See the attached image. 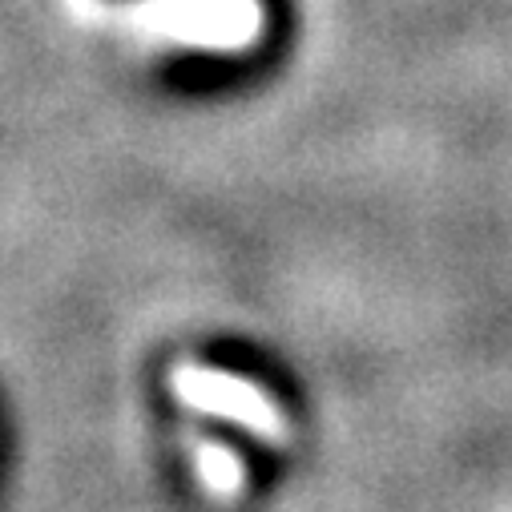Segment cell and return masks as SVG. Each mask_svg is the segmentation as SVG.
<instances>
[{"mask_svg": "<svg viewBox=\"0 0 512 512\" xmlns=\"http://www.w3.org/2000/svg\"><path fill=\"white\" fill-rule=\"evenodd\" d=\"M174 392L194 404L198 412H210V416H226L250 432H259L267 440H279L283 436V416L279 408L259 392L250 388L242 379H230L222 371H202V367H178L174 371Z\"/></svg>", "mask_w": 512, "mask_h": 512, "instance_id": "6da1fadb", "label": "cell"}, {"mask_svg": "<svg viewBox=\"0 0 512 512\" xmlns=\"http://www.w3.org/2000/svg\"><path fill=\"white\" fill-rule=\"evenodd\" d=\"M198 472H202L206 488L218 496H230L242 484V464L234 460V452H226L222 444H210V440L198 444Z\"/></svg>", "mask_w": 512, "mask_h": 512, "instance_id": "7a4b0ae2", "label": "cell"}]
</instances>
